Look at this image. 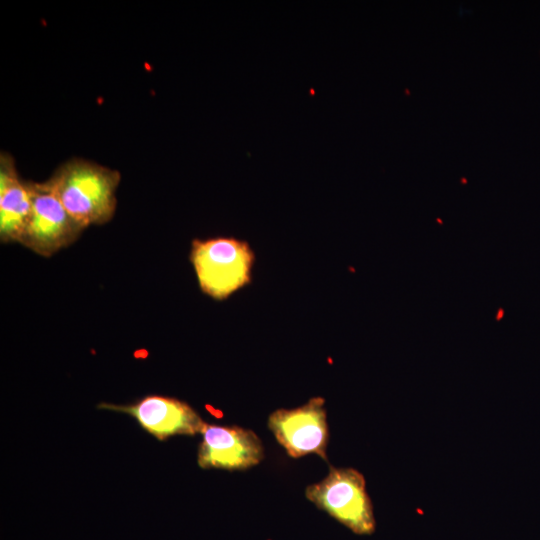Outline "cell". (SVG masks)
Returning a JSON list of instances; mask_svg holds the SVG:
<instances>
[{"mask_svg":"<svg viewBox=\"0 0 540 540\" xmlns=\"http://www.w3.org/2000/svg\"><path fill=\"white\" fill-rule=\"evenodd\" d=\"M120 179L117 170L83 158H72L44 182L67 212L86 228L105 224L113 218Z\"/></svg>","mask_w":540,"mask_h":540,"instance_id":"6da1fadb","label":"cell"},{"mask_svg":"<svg viewBox=\"0 0 540 540\" xmlns=\"http://www.w3.org/2000/svg\"><path fill=\"white\" fill-rule=\"evenodd\" d=\"M189 258L201 291L215 300H224L251 282L255 254L246 241L194 239Z\"/></svg>","mask_w":540,"mask_h":540,"instance_id":"7a4b0ae2","label":"cell"},{"mask_svg":"<svg viewBox=\"0 0 540 540\" xmlns=\"http://www.w3.org/2000/svg\"><path fill=\"white\" fill-rule=\"evenodd\" d=\"M306 498L357 535H371L376 521L366 480L358 470L330 467L325 478L306 488Z\"/></svg>","mask_w":540,"mask_h":540,"instance_id":"3957f363","label":"cell"},{"mask_svg":"<svg viewBox=\"0 0 540 540\" xmlns=\"http://www.w3.org/2000/svg\"><path fill=\"white\" fill-rule=\"evenodd\" d=\"M32 208L18 243L50 257L71 245L85 229L64 208L45 182L30 181Z\"/></svg>","mask_w":540,"mask_h":540,"instance_id":"277c9868","label":"cell"},{"mask_svg":"<svg viewBox=\"0 0 540 540\" xmlns=\"http://www.w3.org/2000/svg\"><path fill=\"white\" fill-rule=\"evenodd\" d=\"M268 427L292 458L316 454L327 460L328 424L325 400L313 397L293 409H277L269 415Z\"/></svg>","mask_w":540,"mask_h":540,"instance_id":"5b68a950","label":"cell"},{"mask_svg":"<svg viewBox=\"0 0 540 540\" xmlns=\"http://www.w3.org/2000/svg\"><path fill=\"white\" fill-rule=\"evenodd\" d=\"M200 434L197 463L203 469L245 470L264 458L262 442L252 430L205 422Z\"/></svg>","mask_w":540,"mask_h":540,"instance_id":"8992f818","label":"cell"},{"mask_svg":"<svg viewBox=\"0 0 540 540\" xmlns=\"http://www.w3.org/2000/svg\"><path fill=\"white\" fill-rule=\"evenodd\" d=\"M99 408L128 414L161 441L174 435H195L205 424L189 404L167 396L148 395L129 405L101 403Z\"/></svg>","mask_w":540,"mask_h":540,"instance_id":"52a82bcc","label":"cell"},{"mask_svg":"<svg viewBox=\"0 0 540 540\" xmlns=\"http://www.w3.org/2000/svg\"><path fill=\"white\" fill-rule=\"evenodd\" d=\"M32 208L30 181L22 180L13 157L0 156V240L19 242Z\"/></svg>","mask_w":540,"mask_h":540,"instance_id":"ba28073f","label":"cell"}]
</instances>
